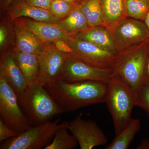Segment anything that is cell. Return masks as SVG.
Listing matches in <instances>:
<instances>
[{
    "mask_svg": "<svg viewBox=\"0 0 149 149\" xmlns=\"http://www.w3.org/2000/svg\"><path fill=\"white\" fill-rule=\"evenodd\" d=\"M80 3H72L62 0H53L49 10L54 17L60 20L68 16Z\"/></svg>",
    "mask_w": 149,
    "mask_h": 149,
    "instance_id": "obj_25",
    "label": "cell"
},
{
    "mask_svg": "<svg viewBox=\"0 0 149 149\" xmlns=\"http://www.w3.org/2000/svg\"><path fill=\"white\" fill-rule=\"evenodd\" d=\"M108 83L97 81L67 83L62 80L45 86L63 113L104 102Z\"/></svg>",
    "mask_w": 149,
    "mask_h": 149,
    "instance_id": "obj_1",
    "label": "cell"
},
{
    "mask_svg": "<svg viewBox=\"0 0 149 149\" xmlns=\"http://www.w3.org/2000/svg\"><path fill=\"white\" fill-rule=\"evenodd\" d=\"M144 80L149 82V53L147 54L144 72Z\"/></svg>",
    "mask_w": 149,
    "mask_h": 149,
    "instance_id": "obj_30",
    "label": "cell"
},
{
    "mask_svg": "<svg viewBox=\"0 0 149 149\" xmlns=\"http://www.w3.org/2000/svg\"><path fill=\"white\" fill-rule=\"evenodd\" d=\"M13 23L30 31L45 44L71 37L58 23L36 21L26 17L17 19Z\"/></svg>",
    "mask_w": 149,
    "mask_h": 149,
    "instance_id": "obj_12",
    "label": "cell"
},
{
    "mask_svg": "<svg viewBox=\"0 0 149 149\" xmlns=\"http://www.w3.org/2000/svg\"><path fill=\"white\" fill-rule=\"evenodd\" d=\"M80 3L68 16L58 22V24L71 37L90 27L86 17L81 10Z\"/></svg>",
    "mask_w": 149,
    "mask_h": 149,
    "instance_id": "obj_19",
    "label": "cell"
},
{
    "mask_svg": "<svg viewBox=\"0 0 149 149\" xmlns=\"http://www.w3.org/2000/svg\"><path fill=\"white\" fill-rule=\"evenodd\" d=\"M14 28L15 42L13 49L23 53L40 55L45 44L27 29L14 25Z\"/></svg>",
    "mask_w": 149,
    "mask_h": 149,
    "instance_id": "obj_17",
    "label": "cell"
},
{
    "mask_svg": "<svg viewBox=\"0 0 149 149\" xmlns=\"http://www.w3.org/2000/svg\"><path fill=\"white\" fill-rule=\"evenodd\" d=\"M14 58L24 75L27 86L37 80L39 70V56L32 54L23 53L12 48Z\"/></svg>",
    "mask_w": 149,
    "mask_h": 149,
    "instance_id": "obj_18",
    "label": "cell"
},
{
    "mask_svg": "<svg viewBox=\"0 0 149 149\" xmlns=\"http://www.w3.org/2000/svg\"><path fill=\"white\" fill-rule=\"evenodd\" d=\"M59 118L31 126L18 136L1 144V149H40L44 148L52 141L60 124Z\"/></svg>",
    "mask_w": 149,
    "mask_h": 149,
    "instance_id": "obj_5",
    "label": "cell"
},
{
    "mask_svg": "<svg viewBox=\"0 0 149 149\" xmlns=\"http://www.w3.org/2000/svg\"><path fill=\"white\" fill-rule=\"evenodd\" d=\"M144 22H145V24L146 26L149 34V11L146 17Z\"/></svg>",
    "mask_w": 149,
    "mask_h": 149,
    "instance_id": "obj_33",
    "label": "cell"
},
{
    "mask_svg": "<svg viewBox=\"0 0 149 149\" xmlns=\"http://www.w3.org/2000/svg\"><path fill=\"white\" fill-rule=\"evenodd\" d=\"M72 37L88 41L105 50L120 54L112 32L104 25L89 27Z\"/></svg>",
    "mask_w": 149,
    "mask_h": 149,
    "instance_id": "obj_15",
    "label": "cell"
},
{
    "mask_svg": "<svg viewBox=\"0 0 149 149\" xmlns=\"http://www.w3.org/2000/svg\"><path fill=\"white\" fill-rule=\"evenodd\" d=\"M73 50L72 56L93 66L113 69L120 54L99 47L88 41L74 37L65 39Z\"/></svg>",
    "mask_w": 149,
    "mask_h": 149,
    "instance_id": "obj_8",
    "label": "cell"
},
{
    "mask_svg": "<svg viewBox=\"0 0 149 149\" xmlns=\"http://www.w3.org/2000/svg\"><path fill=\"white\" fill-rule=\"evenodd\" d=\"M141 127L140 120L132 118L129 124L119 134L116 136L112 142L108 145L105 149H128Z\"/></svg>",
    "mask_w": 149,
    "mask_h": 149,
    "instance_id": "obj_20",
    "label": "cell"
},
{
    "mask_svg": "<svg viewBox=\"0 0 149 149\" xmlns=\"http://www.w3.org/2000/svg\"><path fill=\"white\" fill-rule=\"evenodd\" d=\"M5 10L8 19L12 23L17 19L20 17L50 23H58L59 21L53 15L49 10L31 5L24 0L14 1Z\"/></svg>",
    "mask_w": 149,
    "mask_h": 149,
    "instance_id": "obj_14",
    "label": "cell"
},
{
    "mask_svg": "<svg viewBox=\"0 0 149 149\" xmlns=\"http://www.w3.org/2000/svg\"><path fill=\"white\" fill-rule=\"evenodd\" d=\"M15 34L13 23L8 19H4L0 24V50L1 53L12 49L14 45Z\"/></svg>",
    "mask_w": 149,
    "mask_h": 149,
    "instance_id": "obj_23",
    "label": "cell"
},
{
    "mask_svg": "<svg viewBox=\"0 0 149 149\" xmlns=\"http://www.w3.org/2000/svg\"><path fill=\"white\" fill-rule=\"evenodd\" d=\"M59 52L66 56L72 55L73 50L72 48L65 40L60 39L52 43Z\"/></svg>",
    "mask_w": 149,
    "mask_h": 149,
    "instance_id": "obj_28",
    "label": "cell"
},
{
    "mask_svg": "<svg viewBox=\"0 0 149 149\" xmlns=\"http://www.w3.org/2000/svg\"><path fill=\"white\" fill-rule=\"evenodd\" d=\"M127 17L144 21L149 11V0H126Z\"/></svg>",
    "mask_w": 149,
    "mask_h": 149,
    "instance_id": "obj_24",
    "label": "cell"
},
{
    "mask_svg": "<svg viewBox=\"0 0 149 149\" xmlns=\"http://www.w3.org/2000/svg\"><path fill=\"white\" fill-rule=\"evenodd\" d=\"M62 1L68 2L72 3H78L80 2L82 0H62Z\"/></svg>",
    "mask_w": 149,
    "mask_h": 149,
    "instance_id": "obj_34",
    "label": "cell"
},
{
    "mask_svg": "<svg viewBox=\"0 0 149 149\" xmlns=\"http://www.w3.org/2000/svg\"><path fill=\"white\" fill-rule=\"evenodd\" d=\"M137 149H149V140L144 139L137 146Z\"/></svg>",
    "mask_w": 149,
    "mask_h": 149,
    "instance_id": "obj_32",
    "label": "cell"
},
{
    "mask_svg": "<svg viewBox=\"0 0 149 149\" xmlns=\"http://www.w3.org/2000/svg\"><path fill=\"white\" fill-rule=\"evenodd\" d=\"M19 134L9 127L0 118V142H3L16 137Z\"/></svg>",
    "mask_w": 149,
    "mask_h": 149,
    "instance_id": "obj_27",
    "label": "cell"
},
{
    "mask_svg": "<svg viewBox=\"0 0 149 149\" xmlns=\"http://www.w3.org/2000/svg\"><path fill=\"white\" fill-rule=\"evenodd\" d=\"M18 98L31 126L50 121L63 113L45 86L37 81L27 86Z\"/></svg>",
    "mask_w": 149,
    "mask_h": 149,
    "instance_id": "obj_2",
    "label": "cell"
},
{
    "mask_svg": "<svg viewBox=\"0 0 149 149\" xmlns=\"http://www.w3.org/2000/svg\"><path fill=\"white\" fill-rule=\"evenodd\" d=\"M64 122L60 124L56 130L52 141L45 149H72L77 148V141L68 132Z\"/></svg>",
    "mask_w": 149,
    "mask_h": 149,
    "instance_id": "obj_21",
    "label": "cell"
},
{
    "mask_svg": "<svg viewBox=\"0 0 149 149\" xmlns=\"http://www.w3.org/2000/svg\"><path fill=\"white\" fill-rule=\"evenodd\" d=\"M136 94L133 89L116 76L108 83L104 102L112 118L116 136L129 124L136 106Z\"/></svg>",
    "mask_w": 149,
    "mask_h": 149,
    "instance_id": "obj_3",
    "label": "cell"
},
{
    "mask_svg": "<svg viewBox=\"0 0 149 149\" xmlns=\"http://www.w3.org/2000/svg\"><path fill=\"white\" fill-rule=\"evenodd\" d=\"M126 0H101L103 25L112 30L127 18Z\"/></svg>",
    "mask_w": 149,
    "mask_h": 149,
    "instance_id": "obj_16",
    "label": "cell"
},
{
    "mask_svg": "<svg viewBox=\"0 0 149 149\" xmlns=\"http://www.w3.org/2000/svg\"><path fill=\"white\" fill-rule=\"evenodd\" d=\"M113 76V68L93 66L74 56L68 55L66 56L61 80L67 83L91 80L108 83Z\"/></svg>",
    "mask_w": 149,
    "mask_h": 149,
    "instance_id": "obj_7",
    "label": "cell"
},
{
    "mask_svg": "<svg viewBox=\"0 0 149 149\" xmlns=\"http://www.w3.org/2000/svg\"><path fill=\"white\" fill-rule=\"evenodd\" d=\"M18 97L5 78L0 75L1 119L19 134L31 127L18 104Z\"/></svg>",
    "mask_w": 149,
    "mask_h": 149,
    "instance_id": "obj_6",
    "label": "cell"
},
{
    "mask_svg": "<svg viewBox=\"0 0 149 149\" xmlns=\"http://www.w3.org/2000/svg\"><path fill=\"white\" fill-rule=\"evenodd\" d=\"M15 0H0L1 8L5 10Z\"/></svg>",
    "mask_w": 149,
    "mask_h": 149,
    "instance_id": "obj_31",
    "label": "cell"
},
{
    "mask_svg": "<svg viewBox=\"0 0 149 149\" xmlns=\"http://www.w3.org/2000/svg\"><path fill=\"white\" fill-rule=\"evenodd\" d=\"M0 75L5 78L18 98L27 89V82L15 61L12 48L1 54Z\"/></svg>",
    "mask_w": 149,
    "mask_h": 149,
    "instance_id": "obj_13",
    "label": "cell"
},
{
    "mask_svg": "<svg viewBox=\"0 0 149 149\" xmlns=\"http://www.w3.org/2000/svg\"><path fill=\"white\" fill-rule=\"evenodd\" d=\"M80 5L89 27L103 25L101 0H82Z\"/></svg>",
    "mask_w": 149,
    "mask_h": 149,
    "instance_id": "obj_22",
    "label": "cell"
},
{
    "mask_svg": "<svg viewBox=\"0 0 149 149\" xmlns=\"http://www.w3.org/2000/svg\"><path fill=\"white\" fill-rule=\"evenodd\" d=\"M136 94V106L143 109L149 116V82L144 80Z\"/></svg>",
    "mask_w": 149,
    "mask_h": 149,
    "instance_id": "obj_26",
    "label": "cell"
},
{
    "mask_svg": "<svg viewBox=\"0 0 149 149\" xmlns=\"http://www.w3.org/2000/svg\"><path fill=\"white\" fill-rule=\"evenodd\" d=\"M81 149H91L107 143L108 139L95 121L77 116L70 121H64Z\"/></svg>",
    "mask_w": 149,
    "mask_h": 149,
    "instance_id": "obj_9",
    "label": "cell"
},
{
    "mask_svg": "<svg viewBox=\"0 0 149 149\" xmlns=\"http://www.w3.org/2000/svg\"><path fill=\"white\" fill-rule=\"evenodd\" d=\"M25 1L32 6L49 10L53 0H24Z\"/></svg>",
    "mask_w": 149,
    "mask_h": 149,
    "instance_id": "obj_29",
    "label": "cell"
},
{
    "mask_svg": "<svg viewBox=\"0 0 149 149\" xmlns=\"http://www.w3.org/2000/svg\"><path fill=\"white\" fill-rule=\"evenodd\" d=\"M111 31L120 54L149 37L145 23L130 17L123 19Z\"/></svg>",
    "mask_w": 149,
    "mask_h": 149,
    "instance_id": "obj_11",
    "label": "cell"
},
{
    "mask_svg": "<svg viewBox=\"0 0 149 149\" xmlns=\"http://www.w3.org/2000/svg\"><path fill=\"white\" fill-rule=\"evenodd\" d=\"M145 41L141 45L120 54L113 69L118 76L136 93L144 80V72L148 51Z\"/></svg>",
    "mask_w": 149,
    "mask_h": 149,
    "instance_id": "obj_4",
    "label": "cell"
},
{
    "mask_svg": "<svg viewBox=\"0 0 149 149\" xmlns=\"http://www.w3.org/2000/svg\"><path fill=\"white\" fill-rule=\"evenodd\" d=\"M66 56L52 43L45 44L39 56L40 70L36 81L45 86L61 80Z\"/></svg>",
    "mask_w": 149,
    "mask_h": 149,
    "instance_id": "obj_10",
    "label": "cell"
}]
</instances>
